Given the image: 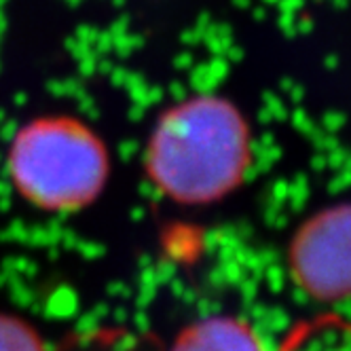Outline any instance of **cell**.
I'll return each instance as SVG.
<instances>
[{"mask_svg":"<svg viewBox=\"0 0 351 351\" xmlns=\"http://www.w3.org/2000/svg\"><path fill=\"white\" fill-rule=\"evenodd\" d=\"M252 159L250 125L233 99L197 93L169 106L144 150V171L163 197L206 206L231 195Z\"/></svg>","mask_w":351,"mask_h":351,"instance_id":"cell-1","label":"cell"},{"mask_svg":"<svg viewBox=\"0 0 351 351\" xmlns=\"http://www.w3.org/2000/svg\"><path fill=\"white\" fill-rule=\"evenodd\" d=\"M7 173L13 189L38 210L74 212L102 195L110 157L87 123L68 114L28 121L9 144Z\"/></svg>","mask_w":351,"mask_h":351,"instance_id":"cell-2","label":"cell"},{"mask_svg":"<svg viewBox=\"0 0 351 351\" xmlns=\"http://www.w3.org/2000/svg\"><path fill=\"white\" fill-rule=\"evenodd\" d=\"M298 288L317 300L351 296V204H337L300 224L290 245Z\"/></svg>","mask_w":351,"mask_h":351,"instance_id":"cell-3","label":"cell"},{"mask_svg":"<svg viewBox=\"0 0 351 351\" xmlns=\"http://www.w3.org/2000/svg\"><path fill=\"white\" fill-rule=\"evenodd\" d=\"M167 351H267L247 322L233 315H210L189 324Z\"/></svg>","mask_w":351,"mask_h":351,"instance_id":"cell-4","label":"cell"},{"mask_svg":"<svg viewBox=\"0 0 351 351\" xmlns=\"http://www.w3.org/2000/svg\"><path fill=\"white\" fill-rule=\"evenodd\" d=\"M0 351H47V345L30 322L0 311Z\"/></svg>","mask_w":351,"mask_h":351,"instance_id":"cell-5","label":"cell"}]
</instances>
